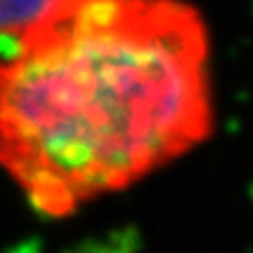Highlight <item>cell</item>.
I'll return each instance as SVG.
<instances>
[{"label": "cell", "mask_w": 253, "mask_h": 253, "mask_svg": "<svg viewBox=\"0 0 253 253\" xmlns=\"http://www.w3.org/2000/svg\"><path fill=\"white\" fill-rule=\"evenodd\" d=\"M211 129L207 26L176 0H56L0 59V167L68 216Z\"/></svg>", "instance_id": "1"}, {"label": "cell", "mask_w": 253, "mask_h": 253, "mask_svg": "<svg viewBox=\"0 0 253 253\" xmlns=\"http://www.w3.org/2000/svg\"><path fill=\"white\" fill-rule=\"evenodd\" d=\"M56 0H0V36H21Z\"/></svg>", "instance_id": "2"}]
</instances>
